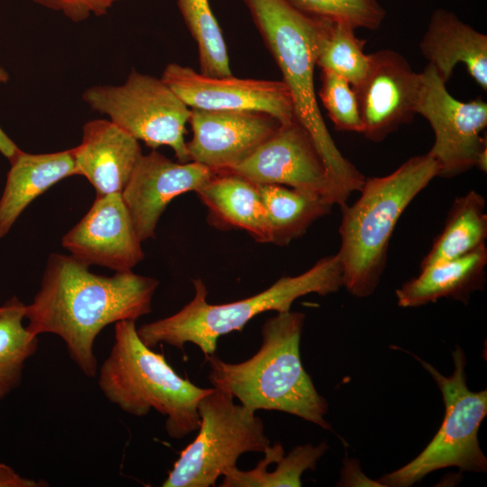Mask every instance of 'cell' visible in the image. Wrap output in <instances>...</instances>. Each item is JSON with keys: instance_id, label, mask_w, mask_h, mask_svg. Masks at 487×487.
<instances>
[{"instance_id": "16", "label": "cell", "mask_w": 487, "mask_h": 487, "mask_svg": "<svg viewBox=\"0 0 487 487\" xmlns=\"http://www.w3.org/2000/svg\"><path fill=\"white\" fill-rule=\"evenodd\" d=\"M218 171L194 162H175L156 150L142 154L122 197L142 242L153 238L159 219L170 202L197 192Z\"/></svg>"}, {"instance_id": "34", "label": "cell", "mask_w": 487, "mask_h": 487, "mask_svg": "<svg viewBox=\"0 0 487 487\" xmlns=\"http://www.w3.org/2000/svg\"><path fill=\"white\" fill-rule=\"evenodd\" d=\"M10 78L8 72L0 65V84L6 83Z\"/></svg>"}, {"instance_id": "12", "label": "cell", "mask_w": 487, "mask_h": 487, "mask_svg": "<svg viewBox=\"0 0 487 487\" xmlns=\"http://www.w3.org/2000/svg\"><path fill=\"white\" fill-rule=\"evenodd\" d=\"M226 171L256 184L281 185L318 195L335 205L321 155L296 119L280 124L247 158Z\"/></svg>"}, {"instance_id": "28", "label": "cell", "mask_w": 487, "mask_h": 487, "mask_svg": "<svg viewBox=\"0 0 487 487\" xmlns=\"http://www.w3.org/2000/svg\"><path fill=\"white\" fill-rule=\"evenodd\" d=\"M301 12L317 18L345 23L354 29L377 30L386 11L378 0H288Z\"/></svg>"}, {"instance_id": "19", "label": "cell", "mask_w": 487, "mask_h": 487, "mask_svg": "<svg viewBox=\"0 0 487 487\" xmlns=\"http://www.w3.org/2000/svg\"><path fill=\"white\" fill-rule=\"evenodd\" d=\"M208 209V221L222 229L247 232L256 242L271 244V230L258 184L230 171H218L198 191Z\"/></svg>"}, {"instance_id": "15", "label": "cell", "mask_w": 487, "mask_h": 487, "mask_svg": "<svg viewBox=\"0 0 487 487\" xmlns=\"http://www.w3.org/2000/svg\"><path fill=\"white\" fill-rule=\"evenodd\" d=\"M189 161L226 171L247 158L281 124L273 116L248 110L190 108Z\"/></svg>"}, {"instance_id": "14", "label": "cell", "mask_w": 487, "mask_h": 487, "mask_svg": "<svg viewBox=\"0 0 487 487\" xmlns=\"http://www.w3.org/2000/svg\"><path fill=\"white\" fill-rule=\"evenodd\" d=\"M70 255L89 267L130 271L144 257L122 193L96 195L81 220L61 240Z\"/></svg>"}, {"instance_id": "31", "label": "cell", "mask_w": 487, "mask_h": 487, "mask_svg": "<svg viewBox=\"0 0 487 487\" xmlns=\"http://www.w3.org/2000/svg\"><path fill=\"white\" fill-rule=\"evenodd\" d=\"M340 486H376L383 487L378 481H373L365 476L360 469L358 461L345 458L342 471Z\"/></svg>"}, {"instance_id": "1", "label": "cell", "mask_w": 487, "mask_h": 487, "mask_svg": "<svg viewBox=\"0 0 487 487\" xmlns=\"http://www.w3.org/2000/svg\"><path fill=\"white\" fill-rule=\"evenodd\" d=\"M156 279L133 271L95 274L71 255H50L39 291L26 305L27 329L65 343L69 357L87 377L97 373L94 343L108 325L136 321L152 310Z\"/></svg>"}, {"instance_id": "13", "label": "cell", "mask_w": 487, "mask_h": 487, "mask_svg": "<svg viewBox=\"0 0 487 487\" xmlns=\"http://www.w3.org/2000/svg\"><path fill=\"white\" fill-rule=\"evenodd\" d=\"M161 78L189 108L258 111L281 124L295 119L292 97L282 80L211 77L178 63L168 64Z\"/></svg>"}, {"instance_id": "11", "label": "cell", "mask_w": 487, "mask_h": 487, "mask_svg": "<svg viewBox=\"0 0 487 487\" xmlns=\"http://www.w3.org/2000/svg\"><path fill=\"white\" fill-rule=\"evenodd\" d=\"M421 81L400 53L385 49L369 54L367 71L353 87L365 138L380 142L413 120Z\"/></svg>"}, {"instance_id": "18", "label": "cell", "mask_w": 487, "mask_h": 487, "mask_svg": "<svg viewBox=\"0 0 487 487\" xmlns=\"http://www.w3.org/2000/svg\"><path fill=\"white\" fill-rule=\"evenodd\" d=\"M419 49L446 83L455 66L463 63L473 80L487 90V36L455 13L442 8L432 13Z\"/></svg>"}, {"instance_id": "6", "label": "cell", "mask_w": 487, "mask_h": 487, "mask_svg": "<svg viewBox=\"0 0 487 487\" xmlns=\"http://www.w3.org/2000/svg\"><path fill=\"white\" fill-rule=\"evenodd\" d=\"M98 386L128 414L142 417L153 409L166 416V431L174 439L198 429V402L212 390L180 377L163 354L141 340L134 320L115 324V342L99 368Z\"/></svg>"}, {"instance_id": "22", "label": "cell", "mask_w": 487, "mask_h": 487, "mask_svg": "<svg viewBox=\"0 0 487 487\" xmlns=\"http://www.w3.org/2000/svg\"><path fill=\"white\" fill-rule=\"evenodd\" d=\"M271 230V244L288 245L301 237L334 204L327 198L275 184H258Z\"/></svg>"}, {"instance_id": "21", "label": "cell", "mask_w": 487, "mask_h": 487, "mask_svg": "<svg viewBox=\"0 0 487 487\" xmlns=\"http://www.w3.org/2000/svg\"><path fill=\"white\" fill-rule=\"evenodd\" d=\"M487 248L483 244L459 258L421 269L420 274L396 290L402 308H415L450 298L467 303L471 294L485 283Z\"/></svg>"}, {"instance_id": "29", "label": "cell", "mask_w": 487, "mask_h": 487, "mask_svg": "<svg viewBox=\"0 0 487 487\" xmlns=\"http://www.w3.org/2000/svg\"><path fill=\"white\" fill-rule=\"evenodd\" d=\"M320 100L335 129L363 132L358 103L351 84L339 75L321 69Z\"/></svg>"}, {"instance_id": "33", "label": "cell", "mask_w": 487, "mask_h": 487, "mask_svg": "<svg viewBox=\"0 0 487 487\" xmlns=\"http://www.w3.org/2000/svg\"><path fill=\"white\" fill-rule=\"evenodd\" d=\"M21 151L0 127V152L11 161Z\"/></svg>"}, {"instance_id": "5", "label": "cell", "mask_w": 487, "mask_h": 487, "mask_svg": "<svg viewBox=\"0 0 487 487\" xmlns=\"http://www.w3.org/2000/svg\"><path fill=\"white\" fill-rule=\"evenodd\" d=\"M193 285L194 298L179 311L137 329L147 346L164 343L183 349L186 343H192L205 355L214 354L221 335L241 331L259 314L289 311L297 299L310 293L326 296L336 292L344 286L343 267L337 254L324 257L299 275L282 277L256 295L221 305L208 303L202 280H194Z\"/></svg>"}, {"instance_id": "26", "label": "cell", "mask_w": 487, "mask_h": 487, "mask_svg": "<svg viewBox=\"0 0 487 487\" xmlns=\"http://www.w3.org/2000/svg\"><path fill=\"white\" fill-rule=\"evenodd\" d=\"M25 309L16 297L0 307V399L19 386L25 362L38 349V335L23 325Z\"/></svg>"}, {"instance_id": "27", "label": "cell", "mask_w": 487, "mask_h": 487, "mask_svg": "<svg viewBox=\"0 0 487 487\" xmlns=\"http://www.w3.org/2000/svg\"><path fill=\"white\" fill-rule=\"evenodd\" d=\"M177 5L198 50L200 73L231 76L228 51L222 30L208 0H177Z\"/></svg>"}, {"instance_id": "32", "label": "cell", "mask_w": 487, "mask_h": 487, "mask_svg": "<svg viewBox=\"0 0 487 487\" xmlns=\"http://www.w3.org/2000/svg\"><path fill=\"white\" fill-rule=\"evenodd\" d=\"M46 485L45 482L23 477L11 466L0 463V487H41Z\"/></svg>"}, {"instance_id": "23", "label": "cell", "mask_w": 487, "mask_h": 487, "mask_svg": "<svg viewBox=\"0 0 487 487\" xmlns=\"http://www.w3.org/2000/svg\"><path fill=\"white\" fill-rule=\"evenodd\" d=\"M486 238L485 200L471 190L453 202L445 227L423 258L420 269L464 256L485 244Z\"/></svg>"}, {"instance_id": "4", "label": "cell", "mask_w": 487, "mask_h": 487, "mask_svg": "<svg viewBox=\"0 0 487 487\" xmlns=\"http://www.w3.org/2000/svg\"><path fill=\"white\" fill-rule=\"evenodd\" d=\"M437 174V162L429 152L410 157L387 176L365 178L356 202L341 206V246L336 254L344 286L353 296L365 298L374 292L401 214Z\"/></svg>"}, {"instance_id": "9", "label": "cell", "mask_w": 487, "mask_h": 487, "mask_svg": "<svg viewBox=\"0 0 487 487\" xmlns=\"http://www.w3.org/2000/svg\"><path fill=\"white\" fill-rule=\"evenodd\" d=\"M82 99L146 146L167 145L178 161H189L184 135L190 108L161 78L133 69L124 84L90 87Z\"/></svg>"}, {"instance_id": "24", "label": "cell", "mask_w": 487, "mask_h": 487, "mask_svg": "<svg viewBox=\"0 0 487 487\" xmlns=\"http://www.w3.org/2000/svg\"><path fill=\"white\" fill-rule=\"evenodd\" d=\"M328 446L324 441L317 446L307 444L293 448L287 455L281 444L269 446V453L276 467L264 470L254 467L242 471L237 467L224 475L222 487H299L301 475L307 470H315L317 461L326 453Z\"/></svg>"}, {"instance_id": "20", "label": "cell", "mask_w": 487, "mask_h": 487, "mask_svg": "<svg viewBox=\"0 0 487 487\" xmlns=\"http://www.w3.org/2000/svg\"><path fill=\"white\" fill-rule=\"evenodd\" d=\"M10 164L0 198V238L35 198L57 182L78 176L71 149L39 154L21 151Z\"/></svg>"}, {"instance_id": "17", "label": "cell", "mask_w": 487, "mask_h": 487, "mask_svg": "<svg viewBox=\"0 0 487 487\" xmlns=\"http://www.w3.org/2000/svg\"><path fill=\"white\" fill-rule=\"evenodd\" d=\"M71 150L78 176L96 195L122 193L142 154L139 141L109 119L87 121L80 143Z\"/></svg>"}, {"instance_id": "7", "label": "cell", "mask_w": 487, "mask_h": 487, "mask_svg": "<svg viewBox=\"0 0 487 487\" xmlns=\"http://www.w3.org/2000/svg\"><path fill=\"white\" fill-rule=\"evenodd\" d=\"M455 369L450 376L412 354L437 384L445 404V416L438 431L412 461L378 482L383 487H409L428 473L446 467L485 473L487 459L478 441V430L487 415V391H472L466 385V357L457 346L453 352Z\"/></svg>"}, {"instance_id": "30", "label": "cell", "mask_w": 487, "mask_h": 487, "mask_svg": "<svg viewBox=\"0 0 487 487\" xmlns=\"http://www.w3.org/2000/svg\"><path fill=\"white\" fill-rule=\"evenodd\" d=\"M50 10L61 13L74 23L83 22L91 16H102L122 0H32Z\"/></svg>"}, {"instance_id": "25", "label": "cell", "mask_w": 487, "mask_h": 487, "mask_svg": "<svg viewBox=\"0 0 487 487\" xmlns=\"http://www.w3.org/2000/svg\"><path fill=\"white\" fill-rule=\"evenodd\" d=\"M354 30L345 23L319 18L316 37L317 66L339 75L352 87L363 79L369 64L364 41Z\"/></svg>"}, {"instance_id": "8", "label": "cell", "mask_w": 487, "mask_h": 487, "mask_svg": "<svg viewBox=\"0 0 487 487\" xmlns=\"http://www.w3.org/2000/svg\"><path fill=\"white\" fill-rule=\"evenodd\" d=\"M199 431L175 462L163 487H209L237 467L240 455L271 445L255 412L234 404L231 393L212 388L198 405Z\"/></svg>"}, {"instance_id": "2", "label": "cell", "mask_w": 487, "mask_h": 487, "mask_svg": "<svg viewBox=\"0 0 487 487\" xmlns=\"http://www.w3.org/2000/svg\"><path fill=\"white\" fill-rule=\"evenodd\" d=\"M288 87L295 119L307 130L326 168L335 203L346 204L364 176L338 150L319 109L314 82L319 18L288 0H243Z\"/></svg>"}, {"instance_id": "3", "label": "cell", "mask_w": 487, "mask_h": 487, "mask_svg": "<svg viewBox=\"0 0 487 487\" xmlns=\"http://www.w3.org/2000/svg\"><path fill=\"white\" fill-rule=\"evenodd\" d=\"M304 320L303 313L290 310L267 319L262 328L260 349L242 363H226L215 354L205 355L210 367V382L254 412L282 411L330 429L325 418L328 404L301 363Z\"/></svg>"}, {"instance_id": "10", "label": "cell", "mask_w": 487, "mask_h": 487, "mask_svg": "<svg viewBox=\"0 0 487 487\" xmlns=\"http://www.w3.org/2000/svg\"><path fill=\"white\" fill-rule=\"evenodd\" d=\"M421 77L416 111L435 134L429 152L437 162V177L451 179L473 167L486 172L487 142L481 136L487 125L486 102L481 97L468 102L455 98L429 64Z\"/></svg>"}]
</instances>
